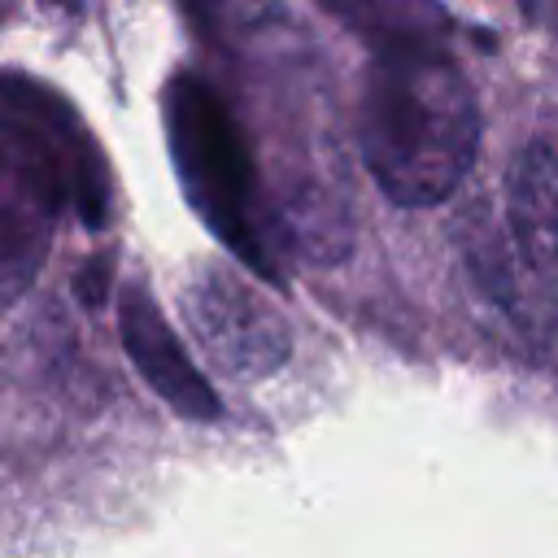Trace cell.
Segmentation results:
<instances>
[{
  "mask_svg": "<svg viewBox=\"0 0 558 558\" xmlns=\"http://www.w3.org/2000/svg\"><path fill=\"white\" fill-rule=\"evenodd\" d=\"M109 201L113 183L83 118L39 78L0 70V305L35 283L65 209L105 227Z\"/></svg>",
  "mask_w": 558,
  "mask_h": 558,
  "instance_id": "obj_1",
  "label": "cell"
},
{
  "mask_svg": "<svg viewBox=\"0 0 558 558\" xmlns=\"http://www.w3.org/2000/svg\"><path fill=\"white\" fill-rule=\"evenodd\" d=\"M357 131L388 201L436 205L475 161L480 109L445 44L384 48L362 83Z\"/></svg>",
  "mask_w": 558,
  "mask_h": 558,
  "instance_id": "obj_2",
  "label": "cell"
},
{
  "mask_svg": "<svg viewBox=\"0 0 558 558\" xmlns=\"http://www.w3.org/2000/svg\"><path fill=\"white\" fill-rule=\"evenodd\" d=\"M161 126L183 196L196 218L262 279L283 283V218L266 205L248 140L231 105L201 74H170L161 87Z\"/></svg>",
  "mask_w": 558,
  "mask_h": 558,
  "instance_id": "obj_3",
  "label": "cell"
},
{
  "mask_svg": "<svg viewBox=\"0 0 558 558\" xmlns=\"http://www.w3.org/2000/svg\"><path fill=\"white\" fill-rule=\"evenodd\" d=\"M183 305L196 340L222 371L257 379L288 357V327L279 310L262 296V288L231 275L227 266H201L183 288Z\"/></svg>",
  "mask_w": 558,
  "mask_h": 558,
  "instance_id": "obj_4",
  "label": "cell"
},
{
  "mask_svg": "<svg viewBox=\"0 0 558 558\" xmlns=\"http://www.w3.org/2000/svg\"><path fill=\"white\" fill-rule=\"evenodd\" d=\"M118 327H122V344L135 362V371L148 379V388L179 410L183 418H218V397L205 384V375L187 362L179 336L170 331V323L161 318V310L153 305V296L144 292V283H126L122 288V305H118Z\"/></svg>",
  "mask_w": 558,
  "mask_h": 558,
  "instance_id": "obj_5",
  "label": "cell"
},
{
  "mask_svg": "<svg viewBox=\"0 0 558 558\" xmlns=\"http://www.w3.org/2000/svg\"><path fill=\"white\" fill-rule=\"evenodd\" d=\"M506 214L527 275L558 288V135H536L523 148L506 187Z\"/></svg>",
  "mask_w": 558,
  "mask_h": 558,
  "instance_id": "obj_6",
  "label": "cell"
},
{
  "mask_svg": "<svg viewBox=\"0 0 558 558\" xmlns=\"http://www.w3.org/2000/svg\"><path fill=\"white\" fill-rule=\"evenodd\" d=\"M336 22L362 35L375 52L410 44H445L449 17L440 0H318Z\"/></svg>",
  "mask_w": 558,
  "mask_h": 558,
  "instance_id": "obj_7",
  "label": "cell"
},
{
  "mask_svg": "<svg viewBox=\"0 0 558 558\" xmlns=\"http://www.w3.org/2000/svg\"><path fill=\"white\" fill-rule=\"evenodd\" d=\"M545 22L558 31V0H545Z\"/></svg>",
  "mask_w": 558,
  "mask_h": 558,
  "instance_id": "obj_8",
  "label": "cell"
}]
</instances>
